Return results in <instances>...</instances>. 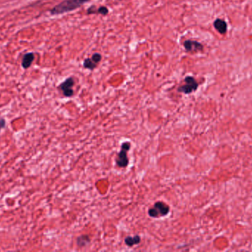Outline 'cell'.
<instances>
[{
	"mask_svg": "<svg viewBox=\"0 0 252 252\" xmlns=\"http://www.w3.org/2000/svg\"><path fill=\"white\" fill-rule=\"evenodd\" d=\"M90 0H65L51 10L52 14H61L78 8Z\"/></svg>",
	"mask_w": 252,
	"mask_h": 252,
	"instance_id": "6da1fadb",
	"label": "cell"
},
{
	"mask_svg": "<svg viewBox=\"0 0 252 252\" xmlns=\"http://www.w3.org/2000/svg\"><path fill=\"white\" fill-rule=\"evenodd\" d=\"M169 212H170V207L167 204L162 201H158L154 204L153 208L148 210V215L150 217L158 218V217L167 216Z\"/></svg>",
	"mask_w": 252,
	"mask_h": 252,
	"instance_id": "7a4b0ae2",
	"label": "cell"
},
{
	"mask_svg": "<svg viewBox=\"0 0 252 252\" xmlns=\"http://www.w3.org/2000/svg\"><path fill=\"white\" fill-rule=\"evenodd\" d=\"M130 149V143L128 142H124L121 145V152L118 154L116 159L117 165L121 168H125L128 165L129 159L127 158V152Z\"/></svg>",
	"mask_w": 252,
	"mask_h": 252,
	"instance_id": "3957f363",
	"label": "cell"
},
{
	"mask_svg": "<svg viewBox=\"0 0 252 252\" xmlns=\"http://www.w3.org/2000/svg\"><path fill=\"white\" fill-rule=\"evenodd\" d=\"M185 83L186 84L179 87V91L181 93H185V94H189L192 92L195 91L198 88V83L196 82L194 78L191 76H188L185 78Z\"/></svg>",
	"mask_w": 252,
	"mask_h": 252,
	"instance_id": "277c9868",
	"label": "cell"
},
{
	"mask_svg": "<svg viewBox=\"0 0 252 252\" xmlns=\"http://www.w3.org/2000/svg\"><path fill=\"white\" fill-rule=\"evenodd\" d=\"M74 85V81L72 78H68L64 82L60 85V89L63 92V95L66 97H71L73 95L72 87Z\"/></svg>",
	"mask_w": 252,
	"mask_h": 252,
	"instance_id": "5b68a950",
	"label": "cell"
},
{
	"mask_svg": "<svg viewBox=\"0 0 252 252\" xmlns=\"http://www.w3.org/2000/svg\"><path fill=\"white\" fill-rule=\"evenodd\" d=\"M184 45L185 49L189 52L198 51L202 50L203 48V46L198 41H189V40L185 41Z\"/></svg>",
	"mask_w": 252,
	"mask_h": 252,
	"instance_id": "8992f818",
	"label": "cell"
},
{
	"mask_svg": "<svg viewBox=\"0 0 252 252\" xmlns=\"http://www.w3.org/2000/svg\"><path fill=\"white\" fill-rule=\"evenodd\" d=\"M215 28L220 34H224L227 30V25L224 21L221 19H217L214 23Z\"/></svg>",
	"mask_w": 252,
	"mask_h": 252,
	"instance_id": "52a82bcc",
	"label": "cell"
},
{
	"mask_svg": "<svg viewBox=\"0 0 252 252\" xmlns=\"http://www.w3.org/2000/svg\"><path fill=\"white\" fill-rule=\"evenodd\" d=\"M141 238L139 235H135L134 237H127L125 239L126 244L129 247L139 244Z\"/></svg>",
	"mask_w": 252,
	"mask_h": 252,
	"instance_id": "ba28073f",
	"label": "cell"
},
{
	"mask_svg": "<svg viewBox=\"0 0 252 252\" xmlns=\"http://www.w3.org/2000/svg\"><path fill=\"white\" fill-rule=\"evenodd\" d=\"M34 59V55L32 53H27L25 55L23 58V61H22V67L25 69L29 68L32 64V61Z\"/></svg>",
	"mask_w": 252,
	"mask_h": 252,
	"instance_id": "9c48e42d",
	"label": "cell"
},
{
	"mask_svg": "<svg viewBox=\"0 0 252 252\" xmlns=\"http://www.w3.org/2000/svg\"><path fill=\"white\" fill-rule=\"evenodd\" d=\"M90 239L88 236L87 235H83V236L79 237V238L77 239V244H78V247H85L87 244L90 243Z\"/></svg>",
	"mask_w": 252,
	"mask_h": 252,
	"instance_id": "30bf717a",
	"label": "cell"
},
{
	"mask_svg": "<svg viewBox=\"0 0 252 252\" xmlns=\"http://www.w3.org/2000/svg\"><path fill=\"white\" fill-rule=\"evenodd\" d=\"M97 63L94 62L93 59H87L84 62V67L87 69L93 70L96 68Z\"/></svg>",
	"mask_w": 252,
	"mask_h": 252,
	"instance_id": "8fae6325",
	"label": "cell"
},
{
	"mask_svg": "<svg viewBox=\"0 0 252 252\" xmlns=\"http://www.w3.org/2000/svg\"><path fill=\"white\" fill-rule=\"evenodd\" d=\"M93 61H94L95 63H98L100 62V59H101V56L98 53H95V54L93 55V58H92Z\"/></svg>",
	"mask_w": 252,
	"mask_h": 252,
	"instance_id": "7c38bea8",
	"label": "cell"
},
{
	"mask_svg": "<svg viewBox=\"0 0 252 252\" xmlns=\"http://www.w3.org/2000/svg\"><path fill=\"white\" fill-rule=\"evenodd\" d=\"M99 13H101V14L106 15L107 14L108 12H109V10H108V9L106 8V7H100V8L98 9Z\"/></svg>",
	"mask_w": 252,
	"mask_h": 252,
	"instance_id": "4fadbf2b",
	"label": "cell"
},
{
	"mask_svg": "<svg viewBox=\"0 0 252 252\" xmlns=\"http://www.w3.org/2000/svg\"><path fill=\"white\" fill-rule=\"evenodd\" d=\"M4 126H5V121H4V120L0 119V130L4 128Z\"/></svg>",
	"mask_w": 252,
	"mask_h": 252,
	"instance_id": "5bb4252c",
	"label": "cell"
}]
</instances>
